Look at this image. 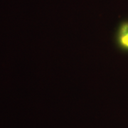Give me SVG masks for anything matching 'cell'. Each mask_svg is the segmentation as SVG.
<instances>
[{"label":"cell","mask_w":128,"mask_h":128,"mask_svg":"<svg viewBox=\"0 0 128 128\" xmlns=\"http://www.w3.org/2000/svg\"><path fill=\"white\" fill-rule=\"evenodd\" d=\"M120 40L121 44L126 48H128V24L123 25L120 30Z\"/></svg>","instance_id":"cell-1"}]
</instances>
